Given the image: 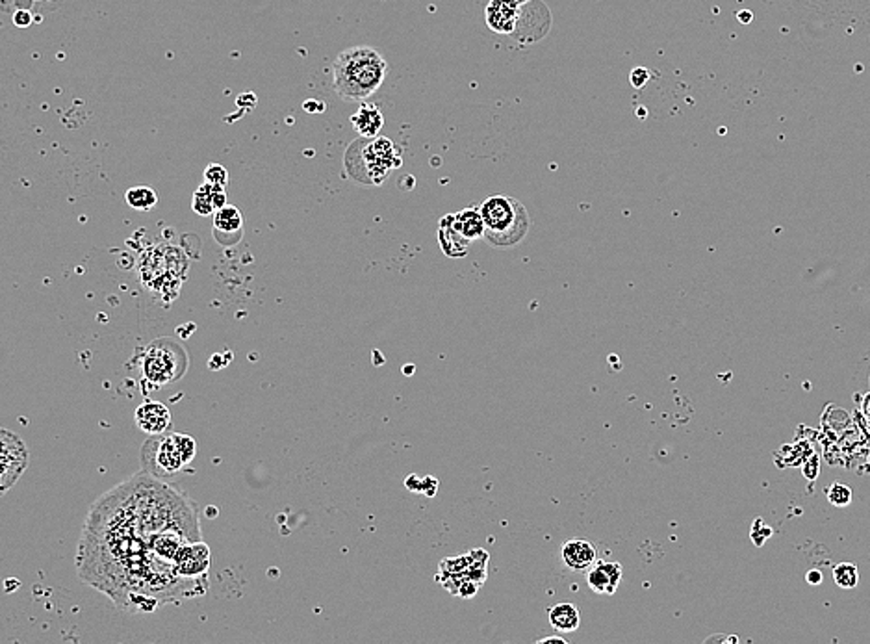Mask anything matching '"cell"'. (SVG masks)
Instances as JSON below:
<instances>
[{
    "label": "cell",
    "instance_id": "cell-17",
    "mask_svg": "<svg viewBox=\"0 0 870 644\" xmlns=\"http://www.w3.org/2000/svg\"><path fill=\"white\" fill-rule=\"evenodd\" d=\"M438 240H440V247L444 253L449 257V259H461L468 253V249H470V242L464 240L453 227H452V223L447 221V217L444 216L440 219V229H438Z\"/></svg>",
    "mask_w": 870,
    "mask_h": 644
},
{
    "label": "cell",
    "instance_id": "cell-6",
    "mask_svg": "<svg viewBox=\"0 0 870 644\" xmlns=\"http://www.w3.org/2000/svg\"><path fill=\"white\" fill-rule=\"evenodd\" d=\"M188 370V353L171 339L154 340L147 348L144 374L154 384H170L179 381Z\"/></svg>",
    "mask_w": 870,
    "mask_h": 644
},
{
    "label": "cell",
    "instance_id": "cell-13",
    "mask_svg": "<svg viewBox=\"0 0 870 644\" xmlns=\"http://www.w3.org/2000/svg\"><path fill=\"white\" fill-rule=\"evenodd\" d=\"M622 574H624V570H622L620 563L600 561L586 572V581H588V587H591L594 593L611 596V595L616 593V589H619Z\"/></svg>",
    "mask_w": 870,
    "mask_h": 644
},
{
    "label": "cell",
    "instance_id": "cell-22",
    "mask_svg": "<svg viewBox=\"0 0 870 644\" xmlns=\"http://www.w3.org/2000/svg\"><path fill=\"white\" fill-rule=\"evenodd\" d=\"M205 182L217 184V186H227L229 184V172L224 170L219 163H210L205 170Z\"/></svg>",
    "mask_w": 870,
    "mask_h": 644
},
{
    "label": "cell",
    "instance_id": "cell-27",
    "mask_svg": "<svg viewBox=\"0 0 870 644\" xmlns=\"http://www.w3.org/2000/svg\"><path fill=\"white\" fill-rule=\"evenodd\" d=\"M539 642H540V644H542V642H560V644H567V640H565V639H560V637H546V639H540Z\"/></svg>",
    "mask_w": 870,
    "mask_h": 644
},
{
    "label": "cell",
    "instance_id": "cell-9",
    "mask_svg": "<svg viewBox=\"0 0 870 644\" xmlns=\"http://www.w3.org/2000/svg\"><path fill=\"white\" fill-rule=\"evenodd\" d=\"M522 4L520 0H490L485 12L490 31L503 36L514 34L522 17Z\"/></svg>",
    "mask_w": 870,
    "mask_h": 644
},
{
    "label": "cell",
    "instance_id": "cell-4",
    "mask_svg": "<svg viewBox=\"0 0 870 644\" xmlns=\"http://www.w3.org/2000/svg\"><path fill=\"white\" fill-rule=\"evenodd\" d=\"M485 221V240L492 247L509 249L518 245L531 229L527 208L514 198L492 195L479 207Z\"/></svg>",
    "mask_w": 870,
    "mask_h": 644
},
{
    "label": "cell",
    "instance_id": "cell-2",
    "mask_svg": "<svg viewBox=\"0 0 870 644\" xmlns=\"http://www.w3.org/2000/svg\"><path fill=\"white\" fill-rule=\"evenodd\" d=\"M388 75V64L373 47L342 50L332 64V90L342 101L360 102L379 92Z\"/></svg>",
    "mask_w": 870,
    "mask_h": 644
},
{
    "label": "cell",
    "instance_id": "cell-24",
    "mask_svg": "<svg viewBox=\"0 0 870 644\" xmlns=\"http://www.w3.org/2000/svg\"><path fill=\"white\" fill-rule=\"evenodd\" d=\"M32 19H34V17H32V13L28 12V10H19V12H15V15H13V24H15V26H19V28H26V26H31V24H32Z\"/></svg>",
    "mask_w": 870,
    "mask_h": 644
},
{
    "label": "cell",
    "instance_id": "cell-7",
    "mask_svg": "<svg viewBox=\"0 0 870 644\" xmlns=\"http://www.w3.org/2000/svg\"><path fill=\"white\" fill-rule=\"evenodd\" d=\"M28 466V447L19 435L0 431V494H6Z\"/></svg>",
    "mask_w": 870,
    "mask_h": 644
},
{
    "label": "cell",
    "instance_id": "cell-3",
    "mask_svg": "<svg viewBox=\"0 0 870 644\" xmlns=\"http://www.w3.org/2000/svg\"><path fill=\"white\" fill-rule=\"evenodd\" d=\"M401 163V149L381 136L355 139L344 156L347 175L364 186H381Z\"/></svg>",
    "mask_w": 870,
    "mask_h": 644
},
{
    "label": "cell",
    "instance_id": "cell-5",
    "mask_svg": "<svg viewBox=\"0 0 870 644\" xmlns=\"http://www.w3.org/2000/svg\"><path fill=\"white\" fill-rule=\"evenodd\" d=\"M198 454V446L189 435L182 433H170V435H153L142 450V464L144 470L156 475V478H165L180 472L188 463L193 461Z\"/></svg>",
    "mask_w": 870,
    "mask_h": 644
},
{
    "label": "cell",
    "instance_id": "cell-8",
    "mask_svg": "<svg viewBox=\"0 0 870 644\" xmlns=\"http://www.w3.org/2000/svg\"><path fill=\"white\" fill-rule=\"evenodd\" d=\"M210 548L203 541L188 543L179 557H177V570L188 581L208 583V570H210Z\"/></svg>",
    "mask_w": 870,
    "mask_h": 644
},
{
    "label": "cell",
    "instance_id": "cell-23",
    "mask_svg": "<svg viewBox=\"0 0 870 644\" xmlns=\"http://www.w3.org/2000/svg\"><path fill=\"white\" fill-rule=\"evenodd\" d=\"M629 78H631V84L635 88H644L650 80V71L646 67H637V69L631 71Z\"/></svg>",
    "mask_w": 870,
    "mask_h": 644
},
{
    "label": "cell",
    "instance_id": "cell-12",
    "mask_svg": "<svg viewBox=\"0 0 870 644\" xmlns=\"http://www.w3.org/2000/svg\"><path fill=\"white\" fill-rule=\"evenodd\" d=\"M563 563L572 572H588L598 563V550L586 539H570L560 550Z\"/></svg>",
    "mask_w": 870,
    "mask_h": 644
},
{
    "label": "cell",
    "instance_id": "cell-28",
    "mask_svg": "<svg viewBox=\"0 0 870 644\" xmlns=\"http://www.w3.org/2000/svg\"><path fill=\"white\" fill-rule=\"evenodd\" d=\"M520 3H527V0H520Z\"/></svg>",
    "mask_w": 870,
    "mask_h": 644
},
{
    "label": "cell",
    "instance_id": "cell-16",
    "mask_svg": "<svg viewBox=\"0 0 870 644\" xmlns=\"http://www.w3.org/2000/svg\"><path fill=\"white\" fill-rule=\"evenodd\" d=\"M351 125L360 137H377L384 127V116L377 104H362L351 116Z\"/></svg>",
    "mask_w": 870,
    "mask_h": 644
},
{
    "label": "cell",
    "instance_id": "cell-26",
    "mask_svg": "<svg viewBox=\"0 0 870 644\" xmlns=\"http://www.w3.org/2000/svg\"><path fill=\"white\" fill-rule=\"evenodd\" d=\"M861 409H863V414L866 416L868 424H870V394H866V396H865V400H863V407H861Z\"/></svg>",
    "mask_w": 870,
    "mask_h": 644
},
{
    "label": "cell",
    "instance_id": "cell-19",
    "mask_svg": "<svg viewBox=\"0 0 870 644\" xmlns=\"http://www.w3.org/2000/svg\"><path fill=\"white\" fill-rule=\"evenodd\" d=\"M125 199H127V205L130 208L139 210V212H149V210H153L156 207L158 195L149 186H134V188H130L127 191Z\"/></svg>",
    "mask_w": 870,
    "mask_h": 644
},
{
    "label": "cell",
    "instance_id": "cell-21",
    "mask_svg": "<svg viewBox=\"0 0 870 644\" xmlns=\"http://www.w3.org/2000/svg\"><path fill=\"white\" fill-rule=\"evenodd\" d=\"M826 498L828 501L831 503V506L835 507H848L852 499H854V492L848 485L845 483H840V481H835L833 485L828 487L826 490Z\"/></svg>",
    "mask_w": 870,
    "mask_h": 644
},
{
    "label": "cell",
    "instance_id": "cell-20",
    "mask_svg": "<svg viewBox=\"0 0 870 644\" xmlns=\"http://www.w3.org/2000/svg\"><path fill=\"white\" fill-rule=\"evenodd\" d=\"M833 579L840 589H856L859 583V570L854 563H840L833 569Z\"/></svg>",
    "mask_w": 870,
    "mask_h": 644
},
{
    "label": "cell",
    "instance_id": "cell-11",
    "mask_svg": "<svg viewBox=\"0 0 870 644\" xmlns=\"http://www.w3.org/2000/svg\"><path fill=\"white\" fill-rule=\"evenodd\" d=\"M136 426L145 435H162L171 428V412L165 403L145 401L136 409Z\"/></svg>",
    "mask_w": 870,
    "mask_h": 644
},
{
    "label": "cell",
    "instance_id": "cell-25",
    "mask_svg": "<svg viewBox=\"0 0 870 644\" xmlns=\"http://www.w3.org/2000/svg\"><path fill=\"white\" fill-rule=\"evenodd\" d=\"M805 579H807V583H809V585L817 587V585H821V583H822L824 576H822V572H821L819 569H813V570H809V572H807Z\"/></svg>",
    "mask_w": 870,
    "mask_h": 644
},
{
    "label": "cell",
    "instance_id": "cell-18",
    "mask_svg": "<svg viewBox=\"0 0 870 644\" xmlns=\"http://www.w3.org/2000/svg\"><path fill=\"white\" fill-rule=\"evenodd\" d=\"M549 624L555 631L568 633L576 631L581 624V613L574 604H558L549 609L548 613Z\"/></svg>",
    "mask_w": 870,
    "mask_h": 644
},
{
    "label": "cell",
    "instance_id": "cell-10",
    "mask_svg": "<svg viewBox=\"0 0 870 644\" xmlns=\"http://www.w3.org/2000/svg\"><path fill=\"white\" fill-rule=\"evenodd\" d=\"M243 234V217L236 207L224 205L214 214V236L223 247L236 245Z\"/></svg>",
    "mask_w": 870,
    "mask_h": 644
},
{
    "label": "cell",
    "instance_id": "cell-15",
    "mask_svg": "<svg viewBox=\"0 0 870 644\" xmlns=\"http://www.w3.org/2000/svg\"><path fill=\"white\" fill-rule=\"evenodd\" d=\"M224 205H227V193L223 186L203 182L193 193L191 208L199 216H214Z\"/></svg>",
    "mask_w": 870,
    "mask_h": 644
},
{
    "label": "cell",
    "instance_id": "cell-14",
    "mask_svg": "<svg viewBox=\"0 0 870 644\" xmlns=\"http://www.w3.org/2000/svg\"><path fill=\"white\" fill-rule=\"evenodd\" d=\"M445 217L452 223V227L470 243L485 238V221L479 208H466L457 214H447Z\"/></svg>",
    "mask_w": 870,
    "mask_h": 644
},
{
    "label": "cell",
    "instance_id": "cell-1",
    "mask_svg": "<svg viewBox=\"0 0 870 644\" xmlns=\"http://www.w3.org/2000/svg\"><path fill=\"white\" fill-rule=\"evenodd\" d=\"M198 520L195 501L184 492L139 472L93 503L80 537L78 576L128 613L198 598L208 583L180 578L156 553L165 529Z\"/></svg>",
    "mask_w": 870,
    "mask_h": 644
}]
</instances>
